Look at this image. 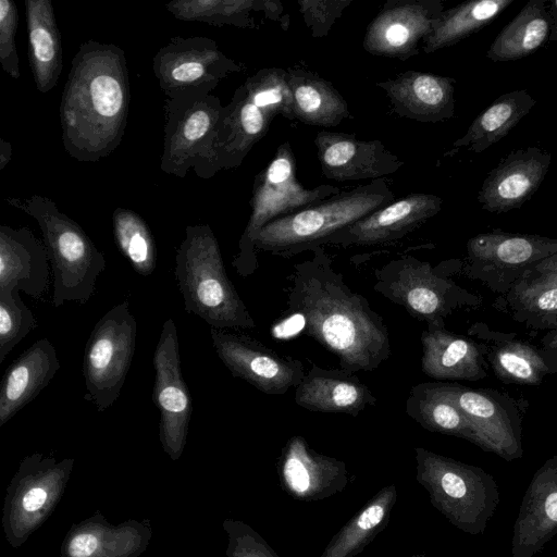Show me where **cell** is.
<instances>
[{"instance_id": "22", "label": "cell", "mask_w": 557, "mask_h": 557, "mask_svg": "<svg viewBox=\"0 0 557 557\" xmlns=\"http://www.w3.org/2000/svg\"><path fill=\"white\" fill-rule=\"evenodd\" d=\"M53 344L41 338L5 370L0 385V425L8 422L51 382L60 369Z\"/></svg>"}, {"instance_id": "15", "label": "cell", "mask_w": 557, "mask_h": 557, "mask_svg": "<svg viewBox=\"0 0 557 557\" xmlns=\"http://www.w3.org/2000/svg\"><path fill=\"white\" fill-rule=\"evenodd\" d=\"M276 470L282 490L301 502L329 498L344 491L348 482L345 462L315 451L301 435L285 443Z\"/></svg>"}, {"instance_id": "25", "label": "cell", "mask_w": 557, "mask_h": 557, "mask_svg": "<svg viewBox=\"0 0 557 557\" xmlns=\"http://www.w3.org/2000/svg\"><path fill=\"white\" fill-rule=\"evenodd\" d=\"M454 83L450 77L408 72L380 85L401 114L422 122H438L454 115Z\"/></svg>"}, {"instance_id": "26", "label": "cell", "mask_w": 557, "mask_h": 557, "mask_svg": "<svg viewBox=\"0 0 557 557\" xmlns=\"http://www.w3.org/2000/svg\"><path fill=\"white\" fill-rule=\"evenodd\" d=\"M469 258L486 270L534 267L557 252V239L493 230L467 244Z\"/></svg>"}, {"instance_id": "10", "label": "cell", "mask_w": 557, "mask_h": 557, "mask_svg": "<svg viewBox=\"0 0 557 557\" xmlns=\"http://www.w3.org/2000/svg\"><path fill=\"white\" fill-rule=\"evenodd\" d=\"M160 168L177 177H185L209 149L224 107L211 94H189L168 98Z\"/></svg>"}, {"instance_id": "46", "label": "cell", "mask_w": 557, "mask_h": 557, "mask_svg": "<svg viewBox=\"0 0 557 557\" xmlns=\"http://www.w3.org/2000/svg\"><path fill=\"white\" fill-rule=\"evenodd\" d=\"M549 37L548 41L557 42V0L548 1Z\"/></svg>"}, {"instance_id": "23", "label": "cell", "mask_w": 557, "mask_h": 557, "mask_svg": "<svg viewBox=\"0 0 557 557\" xmlns=\"http://www.w3.org/2000/svg\"><path fill=\"white\" fill-rule=\"evenodd\" d=\"M444 387L471 423L476 436L475 445L507 461L522 456L519 433L490 395L458 384L444 383Z\"/></svg>"}, {"instance_id": "12", "label": "cell", "mask_w": 557, "mask_h": 557, "mask_svg": "<svg viewBox=\"0 0 557 557\" xmlns=\"http://www.w3.org/2000/svg\"><path fill=\"white\" fill-rule=\"evenodd\" d=\"M216 355L233 376L268 395H283L297 387L306 372L300 360L281 355L240 333L210 327Z\"/></svg>"}, {"instance_id": "28", "label": "cell", "mask_w": 557, "mask_h": 557, "mask_svg": "<svg viewBox=\"0 0 557 557\" xmlns=\"http://www.w3.org/2000/svg\"><path fill=\"white\" fill-rule=\"evenodd\" d=\"M29 64L38 91L58 83L63 67L62 44L51 0H25Z\"/></svg>"}, {"instance_id": "21", "label": "cell", "mask_w": 557, "mask_h": 557, "mask_svg": "<svg viewBox=\"0 0 557 557\" xmlns=\"http://www.w3.org/2000/svg\"><path fill=\"white\" fill-rule=\"evenodd\" d=\"M315 144L324 175L337 181L386 175L401 164L380 141L321 133Z\"/></svg>"}, {"instance_id": "8", "label": "cell", "mask_w": 557, "mask_h": 557, "mask_svg": "<svg viewBox=\"0 0 557 557\" xmlns=\"http://www.w3.org/2000/svg\"><path fill=\"white\" fill-rule=\"evenodd\" d=\"M137 323L127 300L95 324L83 358L85 398L103 412L120 397L136 346Z\"/></svg>"}, {"instance_id": "1", "label": "cell", "mask_w": 557, "mask_h": 557, "mask_svg": "<svg viewBox=\"0 0 557 557\" xmlns=\"http://www.w3.org/2000/svg\"><path fill=\"white\" fill-rule=\"evenodd\" d=\"M287 304L300 315L306 334L334 354L341 369L374 371L391 356L383 318L351 290L320 250L288 276Z\"/></svg>"}, {"instance_id": "44", "label": "cell", "mask_w": 557, "mask_h": 557, "mask_svg": "<svg viewBox=\"0 0 557 557\" xmlns=\"http://www.w3.org/2000/svg\"><path fill=\"white\" fill-rule=\"evenodd\" d=\"M532 268L535 271L532 281L557 285V252L540 261Z\"/></svg>"}, {"instance_id": "14", "label": "cell", "mask_w": 557, "mask_h": 557, "mask_svg": "<svg viewBox=\"0 0 557 557\" xmlns=\"http://www.w3.org/2000/svg\"><path fill=\"white\" fill-rule=\"evenodd\" d=\"M375 277L374 289L418 320L442 323V317L448 312L450 284L428 262L404 257L376 270Z\"/></svg>"}, {"instance_id": "34", "label": "cell", "mask_w": 557, "mask_h": 557, "mask_svg": "<svg viewBox=\"0 0 557 557\" xmlns=\"http://www.w3.org/2000/svg\"><path fill=\"white\" fill-rule=\"evenodd\" d=\"M513 1L473 0L444 11L434 30L424 41V51L434 52L481 30Z\"/></svg>"}, {"instance_id": "17", "label": "cell", "mask_w": 557, "mask_h": 557, "mask_svg": "<svg viewBox=\"0 0 557 557\" xmlns=\"http://www.w3.org/2000/svg\"><path fill=\"white\" fill-rule=\"evenodd\" d=\"M552 154L539 147L511 151L487 174L478 195L482 209L492 213L519 209L544 181Z\"/></svg>"}, {"instance_id": "47", "label": "cell", "mask_w": 557, "mask_h": 557, "mask_svg": "<svg viewBox=\"0 0 557 557\" xmlns=\"http://www.w3.org/2000/svg\"><path fill=\"white\" fill-rule=\"evenodd\" d=\"M12 158V146L3 138L0 139V170H3Z\"/></svg>"}, {"instance_id": "36", "label": "cell", "mask_w": 557, "mask_h": 557, "mask_svg": "<svg viewBox=\"0 0 557 557\" xmlns=\"http://www.w3.org/2000/svg\"><path fill=\"white\" fill-rule=\"evenodd\" d=\"M257 4L252 0H172L165 9L182 21L247 27L249 12Z\"/></svg>"}, {"instance_id": "42", "label": "cell", "mask_w": 557, "mask_h": 557, "mask_svg": "<svg viewBox=\"0 0 557 557\" xmlns=\"http://www.w3.org/2000/svg\"><path fill=\"white\" fill-rule=\"evenodd\" d=\"M240 534V549L237 557H280L275 550L259 534L249 528H243Z\"/></svg>"}, {"instance_id": "11", "label": "cell", "mask_w": 557, "mask_h": 557, "mask_svg": "<svg viewBox=\"0 0 557 557\" xmlns=\"http://www.w3.org/2000/svg\"><path fill=\"white\" fill-rule=\"evenodd\" d=\"M154 76L168 98L210 94L230 73L242 65L227 58L214 40L175 36L161 47L152 62Z\"/></svg>"}, {"instance_id": "9", "label": "cell", "mask_w": 557, "mask_h": 557, "mask_svg": "<svg viewBox=\"0 0 557 557\" xmlns=\"http://www.w3.org/2000/svg\"><path fill=\"white\" fill-rule=\"evenodd\" d=\"M336 190L331 186L304 188L296 180L290 149L287 145L281 146L273 161L256 178L252 211L239 240V252L232 263L237 273L248 276L257 269L255 238L265 224L305 209L306 206L310 207Z\"/></svg>"}, {"instance_id": "2", "label": "cell", "mask_w": 557, "mask_h": 557, "mask_svg": "<svg viewBox=\"0 0 557 557\" xmlns=\"http://www.w3.org/2000/svg\"><path fill=\"white\" fill-rule=\"evenodd\" d=\"M131 102L124 51L96 40L83 42L60 101L65 151L81 162H97L121 144Z\"/></svg>"}, {"instance_id": "39", "label": "cell", "mask_w": 557, "mask_h": 557, "mask_svg": "<svg viewBox=\"0 0 557 557\" xmlns=\"http://www.w3.org/2000/svg\"><path fill=\"white\" fill-rule=\"evenodd\" d=\"M18 14L12 0H0V63L2 70L12 78H20V60L15 35Z\"/></svg>"}, {"instance_id": "43", "label": "cell", "mask_w": 557, "mask_h": 557, "mask_svg": "<svg viewBox=\"0 0 557 557\" xmlns=\"http://www.w3.org/2000/svg\"><path fill=\"white\" fill-rule=\"evenodd\" d=\"M98 540L89 533H82L72 539L69 544L71 557H89L97 548Z\"/></svg>"}, {"instance_id": "5", "label": "cell", "mask_w": 557, "mask_h": 557, "mask_svg": "<svg viewBox=\"0 0 557 557\" xmlns=\"http://www.w3.org/2000/svg\"><path fill=\"white\" fill-rule=\"evenodd\" d=\"M5 200L39 225L53 274L52 305L58 308L66 301L87 304L107 264L88 234L48 197L32 195Z\"/></svg>"}, {"instance_id": "13", "label": "cell", "mask_w": 557, "mask_h": 557, "mask_svg": "<svg viewBox=\"0 0 557 557\" xmlns=\"http://www.w3.org/2000/svg\"><path fill=\"white\" fill-rule=\"evenodd\" d=\"M156 372L152 400L160 413V433L164 445L176 453L183 445L193 405L184 381L175 322L168 319L153 354Z\"/></svg>"}, {"instance_id": "20", "label": "cell", "mask_w": 557, "mask_h": 557, "mask_svg": "<svg viewBox=\"0 0 557 557\" xmlns=\"http://www.w3.org/2000/svg\"><path fill=\"white\" fill-rule=\"evenodd\" d=\"M296 404L309 411L358 416L376 398L354 372L312 364L295 391Z\"/></svg>"}, {"instance_id": "7", "label": "cell", "mask_w": 557, "mask_h": 557, "mask_svg": "<svg viewBox=\"0 0 557 557\" xmlns=\"http://www.w3.org/2000/svg\"><path fill=\"white\" fill-rule=\"evenodd\" d=\"M387 188L360 187L265 224L256 235L255 248L283 253L306 247L348 227L391 199Z\"/></svg>"}, {"instance_id": "32", "label": "cell", "mask_w": 557, "mask_h": 557, "mask_svg": "<svg viewBox=\"0 0 557 557\" xmlns=\"http://www.w3.org/2000/svg\"><path fill=\"white\" fill-rule=\"evenodd\" d=\"M548 2L530 0L500 30L486 57L493 62L515 61L541 48L549 37Z\"/></svg>"}, {"instance_id": "31", "label": "cell", "mask_w": 557, "mask_h": 557, "mask_svg": "<svg viewBox=\"0 0 557 557\" xmlns=\"http://www.w3.org/2000/svg\"><path fill=\"white\" fill-rule=\"evenodd\" d=\"M536 100L524 89L499 96L469 126L465 136L454 143L480 153L502 140L530 110Z\"/></svg>"}, {"instance_id": "45", "label": "cell", "mask_w": 557, "mask_h": 557, "mask_svg": "<svg viewBox=\"0 0 557 557\" xmlns=\"http://www.w3.org/2000/svg\"><path fill=\"white\" fill-rule=\"evenodd\" d=\"M46 497L47 494L42 488H32L23 497V507L26 511H34L44 505Z\"/></svg>"}, {"instance_id": "19", "label": "cell", "mask_w": 557, "mask_h": 557, "mask_svg": "<svg viewBox=\"0 0 557 557\" xmlns=\"http://www.w3.org/2000/svg\"><path fill=\"white\" fill-rule=\"evenodd\" d=\"M49 257L28 227L0 225V293L14 289L39 299L49 284Z\"/></svg>"}, {"instance_id": "33", "label": "cell", "mask_w": 557, "mask_h": 557, "mask_svg": "<svg viewBox=\"0 0 557 557\" xmlns=\"http://www.w3.org/2000/svg\"><path fill=\"white\" fill-rule=\"evenodd\" d=\"M293 96V113L305 123L334 126L348 116V107L338 91L324 79L304 71L287 74Z\"/></svg>"}, {"instance_id": "37", "label": "cell", "mask_w": 557, "mask_h": 557, "mask_svg": "<svg viewBox=\"0 0 557 557\" xmlns=\"http://www.w3.org/2000/svg\"><path fill=\"white\" fill-rule=\"evenodd\" d=\"M493 367L502 380L520 384H539L548 371L541 355L521 342L500 346L494 352Z\"/></svg>"}, {"instance_id": "40", "label": "cell", "mask_w": 557, "mask_h": 557, "mask_svg": "<svg viewBox=\"0 0 557 557\" xmlns=\"http://www.w3.org/2000/svg\"><path fill=\"white\" fill-rule=\"evenodd\" d=\"M521 301L541 313H557V285L529 281L520 292Z\"/></svg>"}, {"instance_id": "3", "label": "cell", "mask_w": 557, "mask_h": 557, "mask_svg": "<svg viewBox=\"0 0 557 557\" xmlns=\"http://www.w3.org/2000/svg\"><path fill=\"white\" fill-rule=\"evenodd\" d=\"M174 274L184 309L220 330H251L256 322L230 281L220 246L207 224L188 225Z\"/></svg>"}, {"instance_id": "27", "label": "cell", "mask_w": 557, "mask_h": 557, "mask_svg": "<svg viewBox=\"0 0 557 557\" xmlns=\"http://www.w3.org/2000/svg\"><path fill=\"white\" fill-rule=\"evenodd\" d=\"M421 334V367L424 374L437 380H479L484 376L476 346L444 330L442 323H430Z\"/></svg>"}, {"instance_id": "30", "label": "cell", "mask_w": 557, "mask_h": 557, "mask_svg": "<svg viewBox=\"0 0 557 557\" xmlns=\"http://www.w3.org/2000/svg\"><path fill=\"white\" fill-rule=\"evenodd\" d=\"M397 486L382 487L331 539L320 557H355L387 525L397 500Z\"/></svg>"}, {"instance_id": "24", "label": "cell", "mask_w": 557, "mask_h": 557, "mask_svg": "<svg viewBox=\"0 0 557 557\" xmlns=\"http://www.w3.org/2000/svg\"><path fill=\"white\" fill-rule=\"evenodd\" d=\"M442 199L413 194L384 206L336 233L343 242L372 245L399 238L441 210Z\"/></svg>"}, {"instance_id": "29", "label": "cell", "mask_w": 557, "mask_h": 557, "mask_svg": "<svg viewBox=\"0 0 557 557\" xmlns=\"http://www.w3.org/2000/svg\"><path fill=\"white\" fill-rule=\"evenodd\" d=\"M407 414L422 428L476 444L475 432L444 383H421L411 387L406 401Z\"/></svg>"}, {"instance_id": "41", "label": "cell", "mask_w": 557, "mask_h": 557, "mask_svg": "<svg viewBox=\"0 0 557 557\" xmlns=\"http://www.w3.org/2000/svg\"><path fill=\"white\" fill-rule=\"evenodd\" d=\"M349 2L345 1H300L301 11L308 25H312L318 29V25L324 29L330 27L335 16ZM317 33V30H315Z\"/></svg>"}, {"instance_id": "48", "label": "cell", "mask_w": 557, "mask_h": 557, "mask_svg": "<svg viewBox=\"0 0 557 557\" xmlns=\"http://www.w3.org/2000/svg\"><path fill=\"white\" fill-rule=\"evenodd\" d=\"M546 345L552 348H557V333L550 337Z\"/></svg>"}, {"instance_id": "6", "label": "cell", "mask_w": 557, "mask_h": 557, "mask_svg": "<svg viewBox=\"0 0 557 557\" xmlns=\"http://www.w3.org/2000/svg\"><path fill=\"white\" fill-rule=\"evenodd\" d=\"M416 480L453 525L482 534L499 504L498 486L483 469L417 447Z\"/></svg>"}, {"instance_id": "16", "label": "cell", "mask_w": 557, "mask_h": 557, "mask_svg": "<svg viewBox=\"0 0 557 557\" xmlns=\"http://www.w3.org/2000/svg\"><path fill=\"white\" fill-rule=\"evenodd\" d=\"M440 0L388 3L369 25L364 48L374 54L406 58L434 30L442 14Z\"/></svg>"}, {"instance_id": "38", "label": "cell", "mask_w": 557, "mask_h": 557, "mask_svg": "<svg viewBox=\"0 0 557 557\" xmlns=\"http://www.w3.org/2000/svg\"><path fill=\"white\" fill-rule=\"evenodd\" d=\"M36 325V318L23 302L20 290L0 293V363Z\"/></svg>"}, {"instance_id": "18", "label": "cell", "mask_w": 557, "mask_h": 557, "mask_svg": "<svg viewBox=\"0 0 557 557\" xmlns=\"http://www.w3.org/2000/svg\"><path fill=\"white\" fill-rule=\"evenodd\" d=\"M557 534V454L534 473L519 507L511 557H533Z\"/></svg>"}, {"instance_id": "35", "label": "cell", "mask_w": 557, "mask_h": 557, "mask_svg": "<svg viewBox=\"0 0 557 557\" xmlns=\"http://www.w3.org/2000/svg\"><path fill=\"white\" fill-rule=\"evenodd\" d=\"M112 222L120 252L138 274L150 275L157 265V249L146 221L131 209L116 208Z\"/></svg>"}, {"instance_id": "49", "label": "cell", "mask_w": 557, "mask_h": 557, "mask_svg": "<svg viewBox=\"0 0 557 557\" xmlns=\"http://www.w3.org/2000/svg\"><path fill=\"white\" fill-rule=\"evenodd\" d=\"M410 557H425V554H414V555H412Z\"/></svg>"}, {"instance_id": "4", "label": "cell", "mask_w": 557, "mask_h": 557, "mask_svg": "<svg viewBox=\"0 0 557 557\" xmlns=\"http://www.w3.org/2000/svg\"><path fill=\"white\" fill-rule=\"evenodd\" d=\"M278 113L294 116L287 74L262 70L249 77L224 107L215 136L194 168L196 175L209 178L223 169L238 166Z\"/></svg>"}]
</instances>
